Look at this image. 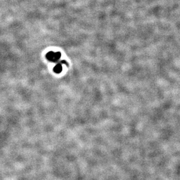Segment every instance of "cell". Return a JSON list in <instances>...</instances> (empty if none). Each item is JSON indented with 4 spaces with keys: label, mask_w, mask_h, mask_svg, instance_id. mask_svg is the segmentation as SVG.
Masks as SVG:
<instances>
[{
    "label": "cell",
    "mask_w": 180,
    "mask_h": 180,
    "mask_svg": "<svg viewBox=\"0 0 180 180\" xmlns=\"http://www.w3.org/2000/svg\"><path fill=\"white\" fill-rule=\"evenodd\" d=\"M60 56V54L59 53H55L53 52H50L49 53H48V55H47V58L52 61H55L56 60H58L59 59Z\"/></svg>",
    "instance_id": "1"
},
{
    "label": "cell",
    "mask_w": 180,
    "mask_h": 180,
    "mask_svg": "<svg viewBox=\"0 0 180 180\" xmlns=\"http://www.w3.org/2000/svg\"><path fill=\"white\" fill-rule=\"evenodd\" d=\"M62 67L60 65H58L57 66H56L55 69V71L56 72H60L62 71Z\"/></svg>",
    "instance_id": "2"
}]
</instances>
